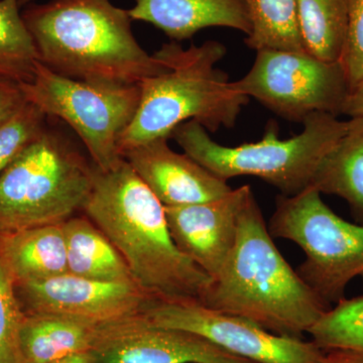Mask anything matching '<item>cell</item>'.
Instances as JSON below:
<instances>
[{
  "mask_svg": "<svg viewBox=\"0 0 363 363\" xmlns=\"http://www.w3.org/2000/svg\"><path fill=\"white\" fill-rule=\"evenodd\" d=\"M84 212L125 260L135 285L164 302L202 303L213 279L177 247L164 206L125 160L95 167Z\"/></svg>",
  "mask_w": 363,
  "mask_h": 363,
  "instance_id": "obj_1",
  "label": "cell"
},
{
  "mask_svg": "<svg viewBox=\"0 0 363 363\" xmlns=\"http://www.w3.org/2000/svg\"><path fill=\"white\" fill-rule=\"evenodd\" d=\"M39 61L75 80L140 85L164 69L138 42L128 9L111 0H50L23 13Z\"/></svg>",
  "mask_w": 363,
  "mask_h": 363,
  "instance_id": "obj_2",
  "label": "cell"
},
{
  "mask_svg": "<svg viewBox=\"0 0 363 363\" xmlns=\"http://www.w3.org/2000/svg\"><path fill=\"white\" fill-rule=\"evenodd\" d=\"M201 304L295 338L331 308L279 252L252 190L240 210L233 252Z\"/></svg>",
  "mask_w": 363,
  "mask_h": 363,
  "instance_id": "obj_3",
  "label": "cell"
},
{
  "mask_svg": "<svg viewBox=\"0 0 363 363\" xmlns=\"http://www.w3.org/2000/svg\"><path fill=\"white\" fill-rule=\"evenodd\" d=\"M164 69L140 84V99L135 118L119 140L121 157L138 145L162 138L187 121L210 133L233 128L250 98L236 89L216 65L226 48L217 40L191 45L164 44L156 52Z\"/></svg>",
  "mask_w": 363,
  "mask_h": 363,
  "instance_id": "obj_4",
  "label": "cell"
},
{
  "mask_svg": "<svg viewBox=\"0 0 363 363\" xmlns=\"http://www.w3.org/2000/svg\"><path fill=\"white\" fill-rule=\"evenodd\" d=\"M303 130L288 140L279 138L276 123L267 124L257 143L226 147L214 142L196 121L181 124L172 133L185 154L223 180L240 176L262 179L281 195L293 196L311 185L320 162L340 140L347 121L329 113H314Z\"/></svg>",
  "mask_w": 363,
  "mask_h": 363,
  "instance_id": "obj_5",
  "label": "cell"
},
{
  "mask_svg": "<svg viewBox=\"0 0 363 363\" xmlns=\"http://www.w3.org/2000/svg\"><path fill=\"white\" fill-rule=\"evenodd\" d=\"M94 172L65 136L45 126L0 174V233L68 220L84 209Z\"/></svg>",
  "mask_w": 363,
  "mask_h": 363,
  "instance_id": "obj_6",
  "label": "cell"
},
{
  "mask_svg": "<svg viewBox=\"0 0 363 363\" xmlns=\"http://www.w3.org/2000/svg\"><path fill=\"white\" fill-rule=\"evenodd\" d=\"M321 195L312 186L296 195H279L269 230L272 238L302 248L306 259L298 276L331 306L345 298L353 279L363 281V224L338 216Z\"/></svg>",
  "mask_w": 363,
  "mask_h": 363,
  "instance_id": "obj_7",
  "label": "cell"
},
{
  "mask_svg": "<svg viewBox=\"0 0 363 363\" xmlns=\"http://www.w3.org/2000/svg\"><path fill=\"white\" fill-rule=\"evenodd\" d=\"M26 101L45 116L58 117L77 133L93 164L101 171L123 157L118 143L135 118L140 85L90 83L59 75L38 62L32 80L21 83Z\"/></svg>",
  "mask_w": 363,
  "mask_h": 363,
  "instance_id": "obj_8",
  "label": "cell"
},
{
  "mask_svg": "<svg viewBox=\"0 0 363 363\" xmlns=\"http://www.w3.org/2000/svg\"><path fill=\"white\" fill-rule=\"evenodd\" d=\"M233 84L278 116L301 123L314 113L341 116L350 92L340 62L279 50L257 51L252 69Z\"/></svg>",
  "mask_w": 363,
  "mask_h": 363,
  "instance_id": "obj_9",
  "label": "cell"
},
{
  "mask_svg": "<svg viewBox=\"0 0 363 363\" xmlns=\"http://www.w3.org/2000/svg\"><path fill=\"white\" fill-rule=\"evenodd\" d=\"M150 321L190 332L222 350L253 363H326L327 352L313 341L279 335L245 318L199 302L152 301L143 311Z\"/></svg>",
  "mask_w": 363,
  "mask_h": 363,
  "instance_id": "obj_10",
  "label": "cell"
},
{
  "mask_svg": "<svg viewBox=\"0 0 363 363\" xmlns=\"http://www.w3.org/2000/svg\"><path fill=\"white\" fill-rule=\"evenodd\" d=\"M89 352L97 363H253L143 312L97 325Z\"/></svg>",
  "mask_w": 363,
  "mask_h": 363,
  "instance_id": "obj_11",
  "label": "cell"
},
{
  "mask_svg": "<svg viewBox=\"0 0 363 363\" xmlns=\"http://www.w3.org/2000/svg\"><path fill=\"white\" fill-rule=\"evenodd\" d=\"M25 314L45 313L99 325L142 313L155 301L131 283H107L70 272L16 285Z\"/></svg>",
  "mask_w": 363,
  "mask_h": 363,
  "instance_id": "obj_12",
  "label": "cell"
},
{
  "mask_svg": "<svg viewBox=\"0 0 363 363\" xmlns=\"http://www.w3.org/2000/svg\"><path fill=\"white\" fill-rule=\"evenodd\" d=\"M250 190L245 185L213 201L164 207L177 247L213 279L233 252L238 217Z\"/></svg>",
  "mask_w": 363,
  "mask_h": 363,
  "instance_id": "obj_13",
  "label": "cell"
},
{
  "mask_svg": "<svg viewBox=\"0 0 363 363\" xmlns=\"http://www.w3.org/2000/svg\"><path fill=\"white\" fill-rule=\"evenodd\" d=\"M162 138L138 145L123 157L164 207L213 201L233 188L187 154H179Z\"/></svg>",
  "mask_w": 363,
  "mask_h": 363,
  "instance_id": "obj_14",
  "label": "cell"
},
{
  "mask_svg": "<svg viewBox=\"0 0 363 363\" xmlns=\"http://www.w3.org/2000/svg\"><path fill=\"white\" fill-rule=\"evenodd\" d=\"M128 13L133 21L156 26L173 42L213 26L240 30L247 37L252 32L245 0H133Z\"/></svg>",
  "mask_w": 363,
  "mask_h": 363,
  "instance_id": "obj_15",
  "label": "cell"
},
{
  "mask_svg": "<svg viewBox=\"0 0 363 363\" xmlns=\"http://www.w3.org/2000/svg\"><path fill=\"white\" fill-rule=\"evenodd\" d=\"M0 255L16 285L67 274L63 223L0 233Z\"/></svg>",
  "mask_w": 363,
  "mask_h": 363,
  "instance_id": "obj_16",
  "label": "cell"
},
{
  "mask_svg": "<svg viewBox=\"0 0 363 363\" xmlns=\"http://www.w3.org/2000/svg\"><path fill=\"white\" fill-rule=\"evenodd\" d=\"M96 326L60 315L26 314L18 335L21 363H50L89 351Z\"/></svg>",
  "mask_w": 363,
  "mask_h": 363,
  "instance_id": "obj_17",
  "label": "cell"
},
{
  "mask_svg": "<svg viewBox=\"0 0 363 363\" xmlns=\"http://www.w3.org/2000/svg\"><path fill=\"white\" fill-rule=\"evenodd\" d=\"M310 186L345 200L363 224V116L348 119L345 133L320 162Z\"/></svg>",
  "mask_w": 363,
  "mask_h": 363,
  "instance_id": "obj_18",
  "label": "cell"
},
{
  "mask_svg": "<svg viewBox=\"0 0 363 363\" xmlns=\"http://www.w3.org/2000/svg\"><path fill=\"white\" fill-rule=\"evenodd\" d=\"M63 228L68 272L94 281L135 284L121 253L90 219L71 217Z\"/></svg>",
  "mask_w": 363,
  "mask_h": 363,
  "instance_id": "obj_19",
  "label": "cell"
},
{
  "mask_svg": "<svg viewBox=\"0 0 363 363\" xmlns=\"http://www.w3.org/2000/svg\"><path fill=\"white\" fill-rule=\"evenodd\" d=\"M306 52L327 62H340L347 35V0H297Z\"/></svg>",
  "mask_w": 363,
  "mask_h": 363,
  "instance_id": "obj_20",
  "label": "cell"
},
{
  "mask_svg": "<svg viewBox=\"0 0 363 363\" xmlns=\"http://www.w3.org/2000/svg\"><path fill=\"white\" fill-rule=\"evenodd\" d=\"M252 32L245 42L250 49L306 52L298 20L297 0H245Z\"/></svg>",
  "mask_w": 363,
  "mask_h": 363,
  "instance_id": "obj_21",
  "label": "cell"
},
{
  "mask_svg": "<svg viewBox=\"0 0 363 363\" xmlns=\"http://www.w3.org/2000/svg\"><path fill=\"white\" fill-rule=\"evenodd\" d=\"M21 7L20 0H0V77L18 84L32 80L39 62Z\"/></svg>",
  "mask_w": 363,
  "mask_h": 363,
  "instance_id": "obj_22",
  "label": "cell"
},
{
  "mask_svg": "<svg viewBox=\"0 0 363 363\" xmlns=\"http://www.w3.org/2000/svg\"><path fill=\"white\" fill-rule=\"evenodd\" d=\"M324 351H350L363 357V296L344 298L308 332Z\"/></svg>",
  "mask_w": 363,
  "mask_h": 363,
  "instance_id": "obj_23",
  "label": "cell"
},
{
  "mask_svg": "<svg viewBox=\"0 0 363 363\" xmlns=\"http://www.w3.org/2000/svg\"><path fill=\"white\" fill-rule=\"evenodd\" d=\"M25 316L14 279L0 255V363H21L18 335Z\"/></svg>",
  "mask_w": 363,
  "mask_h": 363,
  "instance_id": "obj_24",
  "label": "cell"
},
{
  "mask_svg": "<svg viewBox=\"0 0 363 363\" xmlns=\"http://www.w3.org/2000/svg\"><path fill=\"white\" fill-rule=\"evenodd\" d=\"M45 118L44 112L26 101L20 111L0 125V174L45 130Z\"/></svg>",
  "mask_w": 363,
  "mask_h": 363,
  "instance_id": "obj_25",
  "label": "cell"
},
{
  "mask_svg": "<svg viewBox=\"0 0 363 363\" xmlns=\"http://www.w3.org/2000/svg\"><path fill=\"white\" fill-rule=\"evenodd\" d=\"M347 35L340 63L351 91L363 79V0H347Z\"/></svg>",
  "mask_w": 363,
  "mask_h": 363,
  "instance_id": "obj_26",
  "label": "cell"
},
{
  "mask_svg": "<svg viewBox=\"0 0 363 363\" xmlns=\"http://www.w3.org/2000/svg\"><path fill=\"white\" fill-rule=\"evenodd\" d=\"M26 104L20 84L0 77V125L11 118Z\"/></svg>",
  "mask_w": 363,
  "mask_h": 363,
  "instance_id": "obj_27",
  "label": "cell"
},
{
  "mask_svg": "<svg viewBox=\"0 0 363 363\" xmlns=\"http://www.w3.org/2000/svg\"><path fill=\"white\" fill-rule=\"evenodd\" d=\"M341 116H346L350 118L363 116V79L354 89L350 91L344 104Z\"/></svg>",
  "mask_w": 363,
  "mask_h": 363,
  "instance_id": "obj_28",
  "label": "cell"
},
{
  "mask_svg": "<svg viewBox=\"0 0 363 363\" xmlns=\"http://www.w3.org/2000/svg\"><path fill=\"white\" fill-rule=\"evenodd\" d=\"M326 363H363V357L350 351H326Z\"/></svg>",
  "mask_w": 363,
  "mask_h": 363,
  "instance_id": "obj_29",
  "label": "cell"
},
{
  "mask_svg": "<svg viewBox=\"0 0 363 363\" xmlns=\"http://www.w3.org/2000/svg\"><path fill=\"white\" fill-rule=\"evenodd\" d=\"M50 363H97L89 351L75 353Z\"/></svg>",
  "mask_w": 363,
  "mask_h": 363,
  "instance_id": "obj_30",
  "label": "cell"
},
{
  "mask_svg": "<svg viewBox=\"0 0 363 363\" xmlns=\"http://www.w3.org/2000/svg\"><path fill=\"white\" fill-rule=\"evenodd\" d=\"M35 0H20L21 6H28V4H32Z\"/></svg>",
  "mask_w": 363,
  "mask_h": 363,
  "instance_id": "obj_31",
  "label": "cell"
}]
</instances>
